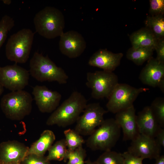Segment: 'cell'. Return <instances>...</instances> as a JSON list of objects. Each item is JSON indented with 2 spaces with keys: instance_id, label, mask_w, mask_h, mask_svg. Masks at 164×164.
I'll return each mask as SVG.
<instances>
[{
  "instance_id": "1f68e13d",
  "label": "cell",
  "mask_w": 164,
  "mask_h": 164,
  "mask_svg": "<svg viewBox=\"0 0 164 164\" xmlns=\"http://www.w3.org/2000/svg\"><path fill=\"white\" fill-rule=\"evenodd\" d=\"M157 53L155 58L159 62L164 63V38L157 39L155 48Z\"/></svg>"
},
{
  "instance_id": "836d02e7",
  "label": "cell",
  "mask_w": 164,
  "mask_h": 164,
  "mask_svg": "<svg viewBox=\"0 0 164 164\" xmlns=\"http://www.w3.org/2000/svg\"><path fill=\"white\" fill-rule=\"evenodd\" d=\"M155 162L154 164H164V155H160L155 159Z\"/></svg>"
},
{
  "instance_id": "7402d4cb",
  "label": "cell",
  "mask_w": 164,
  "mask_h": 164,
  "mask_svg": "<svg viewBox=\"0 0 164 164\" xmlns=\"http://www.w3.org/2000/svg\"><path fill=\"white\" fill-rule=\"evenodd\" d=\"M46 157L50 161L52 160L66 162L67 160L69 151L64 138L56 141L48 150Z\"/></svg>"
},
{
  "instance_id": "4dcf8cb0",
  "label": "cell",
  "mask_w": 164,
  "mask_h": 164,
  "mask_svg": "<svg viewBox=\"0 0 164 164\" xmlns=\"http://www.w3.org/2000/svg\"><path fill=\"white\" fill-rule=\"evenodd\" d=\"M124 158V164H143L144 159L135 156L128 151L121 153Z\"/></svg>"
},
{
  "instance_id": "4316f807",
  "label": "cell",
  "mask_w": 164,
  "mask_h": 164,
  "mask_svg": "<svg viewBox=\"0 0 164 164\" xmlns=\"http://www.w3.org/2000/svg\"><path fill=\"white\" fill-rule=\"evenodd\" d=\"M14 25L13 18L7 15L3 16L0 20V50L7 38L9 32Z\"/></svg>"
},
{
  "instance_id": "ab89813d",
  "label": "cell",
  "mask_w": 164,
  "mask_h": 164,
  "mask_svg": "<svg viewBox=\"0 0 164 164\" xmlns=\"http://www.w3.org/2000/svg\"><path fill=\"white\" fill-rule=\"evenodd\" d=\"M0 164H1V163H0Z\"/></svg>"
},
{
  "instance_id": "ffe728a7",
  "label": "cell",
  "mask_w": 164,
  "mask_h": 164,
  "mask_svg": "<svg viewBox=\"0 0 164 164\" xmlns=\"http://www.w3.org/2000/svg\"><path fill=\"white\" fill-rule=\"evenodd\" d=\"M130 39L132 47L154 49L157 40L152 32L145 27L132 33Z\"/></svg>"
},
{
  "instance_id": "5b68a950",
  "label": "cell",
  "mask_w": 164,
  "mask_h": 164,
  "mask_svg": "<svg viewBox=\"0 0 164 164\" xmlns=\"http://www.w3.org/2000/svg\"><path fill=\"white\" fill-rule=\"evenodd\" d=\"M90 135L85 142L93 150H111L118 140L121 128L114 118L104 119L101 124Z\"/></svg>"
},
{
  "instance_id": "f546056e",
  "label": "cell",
  "mask_w": 164,
  "mask_h": 164,
  "mask_svg": "<svg viewBox=\"0 0 164 164\" xmlns=\"http://www.w3.org/2000/svg\"><path fill=\"white\" fill-rule=\"evenodd\" d=\"M149 4V13L150 16L164 14V0H150Z\"/></svg>"
},
{
  "instance_id": "6da1fadb",
  "label": "cell",
  "mask_w": 164,
  "mask_h": 164,
  "mask_svg": "<svg viewBox=\"0 0 164 164\" xmlns=\"http://www.w3.org/2000/svg\"><path fill=\"white\" fill-rule=\"evenodd\" d=\"M87 101L81 93L73 92L48 118L46 124L65 127L76 122L87 105Z\"/></svg>"
},
{
  "instance_id": "e0dca14e",
  "label": "cell",
  "mask_w": 164,
  "mask_h": 164,
  "mask_svg": "<svg viewBox=\"0 0 164 164\" xmlns=\"http://www.w3.org/2000/svg\"><path fill=\"white\" fill-rule=\"evenodd\" d=\"M123 55L121 53H114L106 49H100L91 56L88 63L103 70L113 72L119 65Z\"/></svg>"
},
{
  "instance_id": "7a4b0ae2",
  "label": "cell",
  "mask_w": 164,
  "mask_h": 164,
  "mask_svg": "<svg viewBox=\"0 0 164 164\" xmlns=\"http://www.w3.org/2000/svg\"><path fill=\"white\" fill-rule=\"evenodd\" d=\"M33 22L36 32L46 38L54 39L63 32L64 16L54 7L46 6L39 11L35 16Z\"/></svg>"
},
{
  "instance_id": "8fae6325",
  "label": "cell",
  "mask_w": 164,
  "mask_h": 164,
  "mask_svg": "<svg viewBox=\"0 0 164 164\" xmlns=\"http://www.w3.org/2000/svg\"><path fill=\"white\" fill-rule=\"evenodd\" d=\"M161 148L155 138L140 134L132 140L128 151L144 159H155L160 155Z\"/></svg>"
},
{
  "instance_id": "d4e9b609",
  "label": "cell",
  "mask_w": 164,
  "mask_h": 164,
  "mask_svg": "<svg viewBox=\"0 0 164 164\" xmlns=\"http://www.w3.org/2000/svg\"><path fill=\"white\" fill-rule=\"evenodd\" d=\"M152 112L159 125L164 127V98L162 97L155 98L150 106Z\"/></svg>"
},
{
  "instance_id": "d6a6232c",
  "label": "cell",
  "mask_w": 164,
  "mask_h": 164,
  "mask_svg": "<svg viewBox=\"0 0 164 164\" xmlns=\"http://www.w3.org/2000/svg\"><path fill=\"white\" fill-rule=\"evenodd\" d=\"M157 143L161 147L164 146V129L161 127L155 138Z\"/></svg>"
},
{
  "instance_id": "e575fe53",
  "label": "cell",
  "mask_w": 164,
  "mask_h": 164,
  "mask_svg": "<svg viewBox=\"0 0 164 164\" xmlns=\"http://www.w3.org/2000/svg\"><path fill=\"white\" fill-rule=\"evenodd\" d=\"M84 164H99L96 161L94 162L91 161L90 159H88L87 161H85Z\"/></svg>"
},
{
  "instance_id": "44dd1931",
  "label": "cell",
  "mask_w": 164,
  "mask_h": 164,
  "mask_svg": "<svg viewBox=\"0 0 164 164\" xmlns=\"http://www.w3.org/2000/svg\"><path fill=\"white\" fill-rule=\"evenodd\" d=\"M154 50L152 48L132 47L127 51L126 56L136 65H141L152 57Z\"/></svg>"
},
{
  "instance_id": "ac0fdd59",
  "label": "cell",
  "mask_w": 164,
  "mask_h": 164,
  "mask_svg": "<svg viewBox=\"0 0 164 164\" xmlns=\"http://www.w3.org/2000/svg\"><path fill=\"white\" fill-rule=\"evenodd\" d=\"M136 119L139 133L155 138L161 127L157 122L150 106L145 107L139 112Z\"/></svg>"
},
{
  "instance_id": "f1b7e54d",
  "label": "cell",
  "mask_w": 164,
  "mask_h": 164,
  "mask_svg": "<svg viewBox=\"0 0 164 164\" xmlns=\"http://www.w3.org/2000/svg\"><path fill=\"white\" fill-rule=\"evenodd\" d=\"M21 164H50L46 157L33 154L27 155L21 162Z\"/></svg>"
},
{
  "instance_id": "74e56055",
  "label": "cell",
  "mask_w": 164,
  "mask_h": 164,
  "mask_svg": "<svg viewBox=\"0 0 164 164\" xmlns=\"http://www.w3.org/2000/svg\"><path fill=\"white\" fill-rule=\"evenodd\" d=\"M1 164H21V163L18 162H11L7 163Z\"/></svg>"
},
{
  "instance_id": "ba28073f",
  "label": "cell",
  "mask_w": 164,
  "mask_h": 164,
  "mask_svg": "<svg viewBox=\"0 0 164 164\" xmlns=\"http://www.w3.org/2000/svg\"><path fill=\"white\" fill-rule=\"evenodd\" d=\"M149 90L147 88H137L127 84L118 83L108 99L106 105L107 111L116 114L132 106L140 93Z\"/></svg>"
},
{
  "instance_id": "9c48e42d",
  "label": "cell",
  "mask_w": 164,
  "mask_h": 164,
  "mask_svg": "<svg viewBox=\"0 0 164 164\" xmlns=\"http://www.w3.org/2000/svg\"><path fill=\"white\" fill-rule=\"evenodd\" d=\"M108 111L99 103L87 104L74 129L81 135H90L103 122L104 115Z\"/></svg>"
},
{
  "instance_id": "9a60e30c",
  "label": "cell",
  "mask_w": 164,
  "mask_h": 164,
  "mask_svg": "<svg viewBox=\"0 0 164 164\" xmlns=\"http://www.w3.org/2000/svg\"><path fill=\"white\" fill-rule=\"evenodd\" d=\"M134 105L116 114V121L122 130L123 140H132L139 134Z\"/></svg>"
},
{
  "instance_id": "603a6c76",
  "label": "cell",
  "mask_w": 164,
  "mask_h": 164,
  "mask_svg": "<svg viewBox=\"0 0 164 164\" xmlns=\"http://www.w3.org/2000/svg\"><path fill=\"white\" fill-rule=\"evenodd\" d=\"M145 27L149 29L157 39L164 38L163 15L148 16L145 21Z\"/></svg>"
},
{
  "instance_id": "30bf717a",
  "label": "cell",
  "mask_w": 164,
  "mask_h": 164,
  "mask_svg": "<svg viewBox=\"0 0 164 164\" xmlns=\"http://www.w3.org/2000/svg\"><path fill=\"white\" fill-rule=\"evenodd\" d=\"M29 71L15 63L0 66V83L12 91L23 90L28 85Z\"/></svg>"
},
{
  "instance_id": "52a82bcc",
  "label": "cell",
  "mask_w": 164,
  "mask_h": 164,
  "mask_svg": "<svg viewBox=\"0 0 164 164\" xmlns=\"http://www.w3.org/2000/svg\"><path fill=\"white\" fill-rule=\"evenodd\" d=\"M86 84L91 90L92 97L96 99L108 98L118 83L117 75L113 72L104 70L88 72Z\"/></svg>"
},
{
  "instance_id": "8992f818",
  "label": "cell",
  "mask_w": 164,
  "mask_h": 164,
  "mask_svg": "<svg viewBox=\"0 0 164 164\" xmlns=\"http://www.w3.org/2000/svg\"><path fill=\"white\" fill-rule=\"evenodd\" d=\"M34 35L31 30L24 28L10 36L5 46L7 59L16 63H26L29 57Z\"/></svg>"
},
{
  "instance_id": "7c38bea8",
  "label": "cell",
  "mask_w": 164,
  "mask_h": 164,
  "mask_svg": "<svg viewBox=\"0 0 164 164\" xmlns=\"http://www.w3.org/2000/svg\"><path fill=\"white\" fill-rule=\"evenodd\" d=\"M59 49L62 54L70 58L80 56L84 51L86 43L82 35L73 30L63 32L60 36Z\"/></svg>"
},
{
  "instance_id": "d6986e66",
  "label": "cell",
  "mask_w": 164,
  "mask_h": 164,
  "mask_svg": "<svg viewBox=\"0 0 164 164\" xmlns=\"http://www.w3.org/2000/svg\"><path fill=\"white\" fill-rule=\"evenodd\" d=\"M55 139L56 136L52 131L44 130L39 138L29 147L27 155L33 154L40 156H44Z\"/></svg>"
},
{
  "instance_id": "8d00e7d4",
  "label": "cell",
  "mask_w": 164,
  "mask_h": 164,
  "mask_svg": "<svg viewBox=\"0 0 164 164\" xmlns=\"http://www.w3.org/2000/svg\"><path fill=\"white\" fill-rule=\"evenodd\" d=\"M4 91V87L0 83V96L2 94Z\"/></svg>"
},
{
  "instance_id": "277c9868",
  "label": "cell",
  "mask_w": 164,
  "mask_h": 164,
  "mask_svg": "<svg viewBox=\"0 0 164 164\" xmlns=\"http://www.w3.org/2000/svg\"><path fill=\"white\" fill-rule=\"evenodd\" d=\"M32 101L31 94L26 91H13L2 97L0 107L7 118L12 120L20 121L30 114Z\"/></svg>"
},
{
  "instance_id": "484cf974",
  "label": "cell",
  "mask_w": 164,
  "mask_h": 164,
  "mask_svg": "<svg viewBox=\"0 0 164 164\" xmlns=\"http://www.w3.org/2000/svg\"><path fill=\"white\" fill-rule=\"evenodd\" d=\"M96 161L99 164H124L122 154L111 150L104 151Z\"/></svg>"
},
{
  "instance_id": "83f0119b",
  "label": "cell",
  "mask_w": 164,
  "mask_h": 164,
  "mask_svg": "<svg viewBox=\"0 0 164 164\" xmlns=\"http://www.w3.org/2000/svg\"><path fill=\"white\" fill-rule=\"evenodd\" d=\"M86 155V150L81 146L72 152H69L67 162L66 164H77L85 160Z\"/></svg>"
},
{
  "instance_id": "3957f363",
  "label": "cell",
  "mask_w": 164,
  "mask_h": 164,
  "mask_svg": "<svg viewBox=\"0 0 164 164\" xmlns=\"http://www.w3.org/2000/svg\"><path fill=\"white\" fill-rule=\"evenodd\" d=\"M29 67V74L39 81H56L60 84L67 82V74L63 69L57 67L48 55L44 56L38 52H35L30 61Z\"/></svg>"
},
{
  "instance_id": "d590c367",
  "label": "cell",
  "mask_w": 164,
  "mask_h": 164,
  "mask_svg": "<svg viewBox=\"0 0 164 164\" xmlns=\"http://www.w3.org/2000/svg\"><path fill=\"white\" fill-rule=\"evenodd\" d=\"M2 1L4 4L7 5L10 4L12 2L10 0H3Z\"/></svg>"
},
{
  "instance_id": "f35d334b",
  "label": "cell",
  "mask_w": 164,
  "mask_h": 164,
  "mask_svg": "<svg viewBox=\"0 0 164 164\" xmlns=\"http://www.w3.org/2000/svg\"><path fill=\"white\" fill-rule=\"evenodd\" d=\"M85 164V161L84 160H83L79 162L77 164Z\"/></svg>"
},
{
  "instance_id": "cb8c5ba5",
  "label": "cell",
  "mask_w": 164,
  "mask_h": 164,
  "mask_svg": "<svg viewBox=\"0 0 164 164\" xmlns=\"http://www.w3.org/2000/svg\"><path fill=\"white\" fill-rule=\"evenodd\" d=\"M64 134L69 152L74 151L85 142L82 137L74 129L70 128L64 131Z\"/></svg>"
},
{
  "instance_id": "2e32d148",
  "label": "cell",
  "mask_w": 164,
  "mask_h": 164,
  "mask_svg": "<svg viewBox=\"0 0 164 164\" xmlns=\"http://www.w3.org/2000/svg\"><path fill=\"white\" fill-rule=\"evenodd\" d=\"M29 147L16 140H9L0 144L1 164L21 163L27 155Z\"/></svg>"
},
{
  "instance_id": "4fadbf2b",
  "label": "cell",
  "mask_w": 164,
  "mask_h": 164,
  "mask_svg": "<svg viewBox=\"0 0 164 164\" xmlns=\"http://www.w3.org/2000/svg\"><path fill=\"white\" fill-rule=\"evenodd\" d=\"M139 78L144 84L159 87L164 92V63L158 61L152 57L142 69Z\"/></svg>"
},
{
  "instance_id": "5bb4252c",
  "label": "cell",
  "mask_w": 164,
  "mask_h": 164,
  "mask_svg": "<svg viewBox=\"0 0 164 164\" xmlns=\"http://www.w3.org/2000/svg\"><path fill=\"white\" fill-rule=\"evenodd\" d=\"M32 94L39 111L43 113H50L59 106L62 96L56 91L49 90L45 86L36 85Z\"/></svg>"
}]
</instances>
